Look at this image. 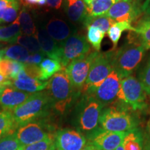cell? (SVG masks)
Instances as JSON below:
<instances>
[{"label": "cell", "instance_id": "cell-1", "mask_svg": "<svg viewBox=\"0 0 150 150\" xmlns=\"http://www.w3.org/2000/svg\"><path fill=\"white\" fill-rule=\"evenodd\" d=\"M45 91L50 98L51 108L59 115H63L70 109L80 94L73 87L65 68L50 79Z\"/></svg>", "mask_w": 150, "mask_h": 150}, {"label": "cell", "instance_id": "cell-2", "mask_svg": "<svg viewBox=\"0 0 150 150\" xmlns=\"http://www.w3.org/2000/svg\"><path fill=\"white\" fill-rule=\"evenodd\" d=\"M146 50L142 45L128 37V41L120 48L111 50L112 65L121 79L134 72L143 59Z\"/></svg>", "mask_w": 150, "mask_h": 150}, {"label": "cell", "instance_id": "cell-3", "mask_svg": "<svg viewBox=\"0 0 150 150\" xmlns=\"http://www.w3.org/2000/svg\"><path fill=\"white\" fill-rule=\"evenodd\" d=\"M51 108L50 100L46 91L31 94L27 100L12 111L18 128L22 125L44 117Z\"/></svg>", "mask_w": 150, "mask_h": 150}, {"label": "cell", "instance_id": "cell-4", "mask_svg": "<svg viewBox=\"0 0 150 150\" xmlns=\"http://www.w3.org/2000/svg\"><path fill=\"white\" fill-rule=\"evenodd\" d=\"M104 106L94 97L84 94L76 108V121L81 131L91 134L98 129Z\"/></svg>", "mask_w": 150, "mask_h": 150}, {"label": "cell", "instance_id": "cell-5", "mask_svg": "<svg viewBox=\"0 0 150 150\" xmlns=\"http://www.w3.org/2000/svg\"><path fill=\"white\" fill-rule=\"evenodd\" d=\"M99 124L104 130L112 132H128L136 129V122L126 110L110 106L102 110Z\"/></svg>", "mask_w": 150, "mask_h": 150}, {"label": "cell", "instance_id": "cell-6", "mask_svg": "<svg viewBox=\"0 0 150 150\" xmlns=\"http://www.w3.org/2000/svg\"><path fill=\"white\" fill-rule=\"evenodd\" d=\"M112 52L99 53L93 61L81 93L90 95L102 84L112 69Z\"/></svg>", "mask_w": 150, "mask_h": 150}, {"label": "cell", "instance_id": "cell-7", "mask_svg": "<svg viewBox=\"0 0 150 150\" xmlns=\"http://www.w3.org/2000/svg\"><path fill=\"white\" fill-rule=\"evenodd\" d=\"M120 100L128 104L133 110H142L147 106V93L136 76L122 79Z\"/></svg>", "mask_w": 150, "mask_h": 150}, {"label": "cell", "instance_id": "cell-8", "mask_svg": "<svg viewBox=\"0 0 150 150\" xmlns=\"http://www.w3.org/2000/svg\"><path fill=\"white\" fill-rule=\"evenodd\" d=\"M99 53L96 50H92L88 53L75 59L65 67V71L73 87L79 93H81L91 65Z\"/></svg>", "mask_w": 150, "mask_h": 150}, {"label": "cell", "instance_id": "cell-9", "mask_svg": "<svg viewBox=\"0 0 150 150\" xmlns=\"http://www.w3.org/2000/svg\"><path fill=\"white\" fill-rule=\"evenodd\" d=\"M92 49L85 35L76 33L69 37L61 45V63L65 68L80 56L91 52Z\"/></svg>", "mask_w": 150, "mask_h": 150}, {"label": "cell", "instance_id": "cell-10", "mask_svg": "<svg viewBox=\"0 0 150 150\" xmlns=\"http://www.w3.org/2000/svg\"><path fill=\"white\" fill-rule=\"evenodd\" d=\"M48 128L47 125L42 121L35 120L19 127L14 134L22 145L27 146L52 136Z\"/></svg>", "mask_w": 150, "mask_h": 150}, {"label": "cell", "instance_id": "cell-11", "mask_svg": "<svg viewBox=\"0 0 150 150\" xmlns=\"http://www.w3.org/2000/svg\"><path fill=\"white\" fill-rule=\"evenodd\" d=\"M121 80L119 74L112 67L111 72L104 82L89 95L95 97L104 106L111 104L117 99L121 88Z\"/></svg>", "mask_w": 150, "mask_h": 150}, {"label": "cell", "instance_id": "cell-12", "mask_svg": "<svg viewBox=\"0 0 150 150\" xmlns=\"http://www.w3.org/2000/svg\"><path fill=\"white\" fill-rule=\"evenodd\" d=\"M105 16L115 22H135L141 16V6L134 0H120Z\"/></svg>", "mask_w": 150, "mask_h": 150}, {"label": "cell", "instance_id": "cell-13", "mask_svg": "<svg viewBox=\"0 0 150 150\" xmlns=\"http://www.w3.org/2000/svg\"><path fill=\"white\" fill-rule=\"evenodd\" d=\"M127 132H112L103 129L90 134L88 144L97 150H115L121 145Z\"/></svg>", "mask_w": 150, "mask_h": 150}, {"label": "cell", "instance_id": "cell-14", "mask_svg": "<svg viewBox=\"0 0 150 150\" xmlns=\"http://www.w3.org/2000/svg\"><path fill=\"white\" fill-rule=\"evenodd\" d=\"M56 150H81L87 144L85 136L70 129H60L54 135Z\"/></svg>", "mask_w": 150, "mask_h": 150}, {"label": "cell", "instance_id": "cell-15", "mask_svg": "<svg viewBox=\"0 0 150 150\" xmlns=\"http://www.w3.org/2000/svg\"><path fill=\"white\" fill-rule=\"evenodd\" d=\"M45 29L50 36L61 46L69 37L76 33V27L66 20L59 18H54L49 20Z\"/></svg>", "mask_w": 150, "mask_h": 150}, {"label": "cell", "instance_id": "cell-16", "mask_svg": "<svg viewBox=\"0 0 150 150\" xmlns=\"http://www.w3.org/2000/svg\"><path fill=\"white\" fill-rule=\"evenodd\" d=\"M31 94L6 86L0 94V106L4 110L12 112L25 102Z\"/></svg>", "mask_w": 150, "mask_h": 150}, {"label": "cell", "instance_id": "cell-17", "mask_svg": "<svg viewBox=\"0 0 150 150\" xmlns=\"http://www.w3.org/2000/svg\"><path fill=\"white\" fill-rule=\"evenodd\" d=\"M48 81H44L28 76L23 69L19 73L16 79L12 81L11 86L20 91L33 94L45 90Z\"/></svg>", "mask_w": 150, "mask_h": 150}, {"label": "cell", "instance_id": "cell-18", "mask_svg": "<svg viewBox=\"0 0 150 150\" xmlns=\"http://www.w3.org/2000/svg\"><path fill=\"white\" fill-rule=\"evenodd\" d=\"M35 37L38 41L41 50L45 56L61 62V46L50 36L45 28H40L37 30Z\"/></svg>", "mask_w": 150, "mask_h": 150}, {"label": "cell", "instance_id": "cell-19", "mask_svg": "<svg viewBox=\"0 0 150 150\" xmlns=\"http://www.w3.org/2000/svg\"><path fill=\"white\" fill-rule=\"evenodd\" d=\"M63 6L70 21L83 24L87 15V6L83 0H64Z\"/></svg>", "mask_w": 150, "mask_h": 150}, {"label": "cell", "instance_id": "cell-20", "mask_svg": "<svg viewBox=\"0 0 150 150\" xmlns=\"http://www.w3.org/2000/svg\"><path fill=\"white\" fill-rule=\"evenodd\" d=\"M134 27V26H133ZM134 31H130V35L145 47L150 49V18L140 16L135 22Z\"/></svg>", "mask_w": 150, "mask_h": 150}, {"label": "cell", "instance_id": "cell-21", "mask_svg": "<svg viewBox=\"0 0 150 150\" xmlns=\"http://www.w3.org/2000/svg\"><path fill=\"white\" fill-rule=\"evenodd\" d=\"M118 1L120 0H93L88 4H86L87 15L85 22L91 19L105 16L112 5Z\"/></svg>", "mask_w": 150, "mask_h": 150}, {"label": "cell", "instance_id": "cell-22", "mask_svg": "<svg viewBox=\"0 0 150 150\" xmlns=\"http://www.w3.org/2000/svg\"><path fill=\"white\" fill-rule=\"evenodd\" d=\"M115 150H142L141 134L136 129L127 132L121 145Z\"/></svg>", "mask_w": 150, "mask_h": 150}, {"label": "cell", "instance_id": "cell-23", "mask_svg": "<svg viewBox=\"0 0 150 150\" xmlns=\"http://www.w3.org/2000/svg\"><path fill=\"white\" fill-rule=\"evenodd\" d=\"M24 63L22 62L2 59L0 60V74L11 80H15L24 69Z\"/></svg>", "mask_w": 150, "mask_h": 150}, {"label": "cell", "instance_id": "cell-24", "mask_svg": "<svg viewBox=\"0 0 150 150\" xmlns=\"http://www.w3.org/2000/svg\"><path fill=\"white\" fill-rule=\"evenodd\" d=\"M16 20L20 24L22 33L25 35L35 36L37 29L27 7L23 6Z\"/></svg>", "mask_w": 150, "mask_h": 150}, {"label": "cell", "instance_id": "cell-25", "mask_svg": "<svg viewBox=\"0 0 150 150\" xmlns=\"http://www.w3.org/2000/svg\"><path fill=\"white\" fill-rule=\"evenodd\" d=\"M18 129L11 111H0V139L15 133Z\"/></svg>", "mask_w": 150, "mask_h": 150}, {"label": "cell", "instance_id": "cell-26", "mask_svg": "<svg viewBox=\"0 0 150 150\" xmlns=\"http://www.w3.org/2000/svg\"><path fill=\"white\" fill-rule=\"evenodd\" d=\"M39 67L40 70V79L44 81L52 78L54 74L63 68L61 62L50 58L43 60L39 65Z\"/></svg>", "mask_w": 150, "mask_h": 150}, {"label": "cell", "instance_id": "cell-27", "mask_svg": "<svg viewBox=\"0 0 150 150\" xmlns=\"http://www.w3.org/2000/svg\"><path fill=\"white\" fill-rule=\"evenodd\" d=\"M21 34L20 24L17 20L8 26L0 27V42L13 44Z\"/></svg>", "mask_w": 150, "mask_h": 150}, {"label": "cell", "instance_id": "cell-28", "mask_svg": "<svg viewBox=\"0 0 150 150\" xmlns=\"http://www.w3.org/2000/svg\"><path fill=\"white\" fill-rule=\"evenodd\" d=\"M134 30L135 29L132 24L127 22H115L112 24L107 31L108 36L112 43V50H116L117 43L121 38L122 33L124 31H134Z\"/></svg>", "mask_w": 150, "mask_h": 150}, {"label": "cell", "instance_id": "cell-29", "mask_svg": "<svg viewBox=\"0 0 150 150\" xmlns=\"http://www.w3.org/2000/svg\"><path fill=\"white\" fill-rule=\"evenodd\" d=\"M29 56V52L19 45L6 47L3 50V59L24 63Z\"/></svg>", "mask_w": 150, "mask_h": 150}, {"label": "cell", "instance_id": "cell-30", "mask_svg": "<svg viewBox=\"0 0 150 150\" xmlns=\"http://www.w3.org/2000/svg\"><path fill=\"white\" fill-rule=\"evenodd\" d=\"M105 33L99 28L90 25L87 27V38L88 42L97 52H99L101 49L102 42L104 38Z\"/></svg>", "mask_w": 150, "mask_h": 150}, {"label": "cell", "instance_id": "cell-31", "mask_svg": "<svg viewBox=\"0 0 150 150\" xmlns=\"http://www.w3.org/2000/svg\"><path fill=\"white\" fill-rule=\"evenodd\" d=\"M16 43L22 46L31 54L42 52L38 39L34 35H20L17 39Z\"/></svg>", "mask_w": 150, "mask_h": 150}, {"label": "cell", "instance_id": "cell-32", "mask_svg": "<svg viewBox=\"0 0 150 150\" xmlns=\"http://www.w3.org/2000/svg\"><path fill=\"white\" fill-rule=\"evenodd\" d=\"M115 23V22L113 21L112 19L109 18L106 16H103L87 20L84 22L83 25L86 27H88L90 25L94 26V27L99 28L104 33H107L109 28Z\"/></svg>", "mask_w": 150, "mask_h": 150}, {"label": "cell", "instance_id": "cell-33", "mask_svg": "<svg viewBox=\"0 0 150 150\" xmlns=\"http://www.w3.org/2000/svg\"><path fill=\"white\" fill-rule=\"evenodd\" d=\"M24 147L14 133L0 139V150H23Z\"/></svg>", "mask_w": 150, "mask_h": 150}, {"label": "cell", "instance_id": "cell-34", "mask_svg": "<svg viewBox=\"0 0 150 150\" xmlns=\"http://www.w3.org/2000/svg\"><path fill=\"white\" fill-rule=\"evenodd\" d=\"M23 150H56L54 136H51L42 141L24 146Z\"/></svg>", "mask_w": 150, "mask_h": 150}, {"label": "cell", "instance_id": "cell-35", "mask_svg": "<svg viewBox=\"0 0 150 150\" xmlns=\"http://www.w3.org/2000/svg\"><path fill=\"white\" fill-rule=\"evenodd\" d=\"M138 79L145 93L150 95V58L138 73Z\"/></svg>", "mask_w": 150, "mask_h": 150}, {"label": "cell", "instance_id": "cell-36", "mask_svg": "<svg viewBox=\"0 0 150 150\" xmlns=\"http://www.w3.org/2000/svg\"><path fill=\"white\" fill-rule=\"evenodd\" d=\"M24 70L26 72V74H27V76H29V77L40 79V70L38 65H27L24 63Z\"/></svg>", "mask_w": 150, "mask_h": 150}, {"label": "cell", "instance_id": "cell-37", "mask_svg": "<svg viewBox=\"0 0 150 150\" xmlns=\"http://www.w3.org/2000/svg\"><path fill=\"white\" fill-rule=\"evenodd\" d=\"M45 54L43 52H38V53L32 54L31 55H29L27 61L24 63L27 65H40L43 60L45 59Z\"/></svg>", "mask_w": 150, "mask_h": 150}, {"label": "cell", "instance_id": "cell-38", "mask_svg": "<svg viewBox=\"0 0 150 150\" xmlns=\"http://www.w3.org/2000/svg\"><path fill=\"white\" fill-rule=\"evenodd\" d=\"M19 2L20 0H0V20L9 8Z\"/></svg>", "mask_w": 150, "mask_h": 150}, {"label": "cell", "instance_id": "cell-39", "mask_svg": "<svg viewBox=\"0 0 150 150\" xmlns=\"http://www.w3.org/2000/svg\"><path fill=\"white\" fill-rule=\"evenodd\" d=\"M141 16L150 18V0H145L141 5Z\"/></svg>", "mask_w": 150, "mask_h": 150}, {"label": "cell", "instance_id": "cell-40", "mask_svg": "<svg viewBox=\"0 0 150 150\" xmlns=\"http://www.w3.org/2000/svg\"><path fill=\"white\" fill-rule=\"evenodd\" d=\"M64 0H47V5L50 8L59 10L63 6Z\"/></svg>", "mask_w": 150, "mask_h": 150}, {"label": "cell", "instance_id": "cell-41", "mask_svg": "<svg viewBox=\"0 0 150 150\" xmlns=\"http://www.w3.org/2000/svg\"><path fill=\"white\" fill-rule=\"evenodd\" d=\"M27 5L44 6L47 4V0H24Z\"/></svg>", "mask_w": 150, "mask_h": 150}, {"label": "cell", "instance_id": "cell-42", "mask_svg": "<svg viewBox=\"0 0 150 150\" xmlns=\"http://www.w3.org/2000/svg\"><path fill=\"white\" fill-rule=\"evenodd\" d=\"M12 84V80L8 79L4 77L0 74V85L2 86H11Z\"/></svg>", "mask_w": 150, "mask_h": 150}, {"label": "cell", "instance_id": "cell-43", "mask_svg": "<svg viewBox=\"0 0 150 150\" xmlns=\"http://www.w3.org/2000/svg\"><path fill=\"white\" fill-rule=\"evenodd\" d=\"M81 150H97V149H95V147L88 144V145H86Z\"/></svg>", "mask_w": 150, "mask_h": 150}, {"label": "cell", "instance_id": "cell-44", "mask_svg": "<svg viewBox=\"0 0 150 150\" xmlns=\"http://www.w3.org/2000/svg\"><path fill=\"white\" fill-rule=\"evenodd\" d=\"M145 150H150V140L148 142L147 146H146V149Z\"/></svg>", "mask_w": 150, "mask_h": 150}, {"label": "cell", "instance_id": "cell-45", "mask_svg": "<svg viewBox=\"0 0 150 150\" xmlns=\"http://www.w3.org/2000/svg\"><path fill=\"white\" fill-rule=\"evenodd\" d=\"M3 59V50H0V60Z\"/></svg>", "mask_w": 150, "mask_h": 150}, {"label": "cell", "instance_id": "cell-46", "mask_svg": "<svg viewBox=\"0 0 150 150\" xmlns=\"http://www.w3.org/2000/svg\"><path fill=\"white\" fill-rule=\"evenodd\" d=\"M4 87H5V86H2V85H0V94H1V91H3V89L4 88Z\"/></svg>", "mask_w": 150, "mask_h": 150}, {"label": "cell", "instance_id": "cell-47", "mask_svg": "<svg viewBox=\"0 0 150 150\" xmlns=\"http://www.w3.org/2000/svg\"><path fill=\"white\" fill-rule=\"evenodd\" d=\"M92 1H93V0H83V1L86 3V4H88L90 2H91Z\"/></svg>", "mask_w": 150, "mask_h": 150}, {"label": "cell", "instance_id": "cell-48", "mask_svg": "<svg viewBox=\"0 0 150 150\" xmlns=\"http://www.w3.org/2000/svg\"><path fill=\"white\" fill-rule=\"evenodd\" d=\"M134 1H136L137 3L140 4V1H142V0H134Z\"/></svg>", "mask_w": 150, "mask_h": 150}, {"label": "cell", "instance_id": "cell-49", "mask_svg": "<svg viewBox=\"0 0 150 150\" xmlns=\"http://www.w3.org/2000/svg\"><path fill=\"white\" fill-rule=\"evenodd\" d=\"M1 106H0V111H1Z\"/></svg>", "mask_w": 150, "mask_h": 150}, {"label": "cell", "instance_id": "cell-50", "mask_svg": "<svg viewBox=\"0 0 150 150\" xmlns=\"http://www.w3.org/2000/svg\"><path fill=\"white\" fill-rule=\"evenodd\" d=\"M1 46H2V45H0V47H1Z\"/></svg>", "mask_w": 150, "mask_h": 150}]
</instances>
